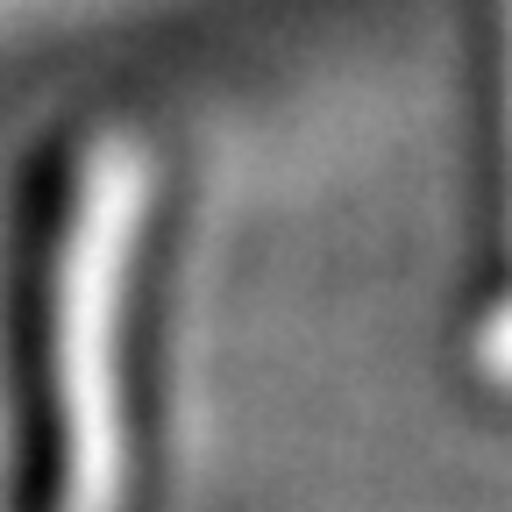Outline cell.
<instances>
[{
    "instance_id": "1",
    "label": "cell",
    "mask_w": 512,
    "mask_h": 512,
    "mask_svg": "<svg viewBox=\"0 0 512 512\" xmlns=\"http://www.w3.org/2000/svg\"><path fill=\"white\" fill-rule=\"evenodd\" d=\"M178 164L143 114L29 157L8 235V512H157Z\"/></svg>"
}]
</instances>
